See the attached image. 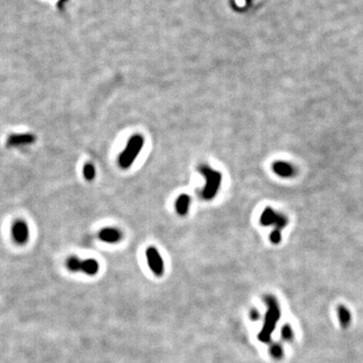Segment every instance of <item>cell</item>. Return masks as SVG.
Listing matches in <instances>:
<instances>
[{"label": "cell", "instance_id": "cell-10", "mask_svg": "<svg viewBox=\"0 0 363 363\" xmlns=\"http://www.w3.org/2000/svg\"><path fill=\"white\" fill-rule=\"evenodd\" d=\"M99 271V263L95 259H85L81 262V272L88 275L94 276L96 275Z\"/></svg>", "mask_w": 363, "mask_h": 363}, {"label": "cell", "instance_id": "cell-8", "mask_svg": "<svg viewBox=\"0 0 363 363\" xmlns=\"http://www.w3.org/2000/svg\"><path fill=\"white\" fill-rule=\"evenodd\" d=\"M98 236L107 243H116L121 239V233L116 228H104L99 232Z\"/></svg>", "mask_w": 363, "mask_h": 363}, {"label": "cell", "instance_id": "cell-4", "mask_svg": "<svg viewBox=\"0 0 363 363\" xmlns=\"http://www.w3.org/2000/svg\"><path fill=\"white\" fill-rule=\"evenodd\" d=\"M261 223L264 225H275L278 228L285 227L287 219L280 213L275 211L272 208H265L261 214Z\"/></svg>", "mask_w": 363, "mask_h": 363}, {"label": "cell", "instance_id": "cell-12", "mask_svg": "<svg viewBox=\"0 0 363 363\" xmlns=\"http://www.w3.org/2000/svg\"><path fill=\"white\" fill-rule=\"evenodd\" d=\"M83 173H84V177L87 181H93L94 178H95V168H94V166L92 164H87L85 165L84 169H83Z\"/></svg>", "mask_w": 363, "mask_h": 363}, {"label": "cell", "instance_id": "cell-5", "mask_svg": "<svg viewBox=\"0 0 363 363\" xmlns=\"http://www.w3.org/2000/svg\"><path fill=\"white\" fill-rule=\"evenodd\" d=\"M13 240L16 241V243L22 245L25 244L29 240L30 237V229L26 222L22 220H18L15 222L11 229Z\"/></svg>", "mask_w": 363, "mask_h": 363}, {"label": "cell", "instance_id": "cell-9", "mask_svg": "<svg viewBox=\"0 0 363 363\" xmlns=\"http://www.w3.org/2000/svg\"><path fill=\"white\" fill-rule=\"evenodd\" d=\"M191 204V198L187 194H182L178 197L176 201V211L181 216H185L187 215L188 211H189V207Z\"/></svg>", "mask_w": 363, "mask_h": 363}, {"label": "cell", "instance_id": "cell-6", "mask_svg": "<svg viewBox=\"0 0 363 363\" xmlns=\"http://www.w3.org/2000/svg\"><path fill=\"white\" fill-rule=\"evenodd\" d=\"M35 141V137L31 133H16L11 134L6 140L8 147H22L31 145Z\"/></svg>", "mask_w": 363, "mask_h": 363}, {"label": "cell", "instance_id": "cell-11", "mask_svg": "<svg viewBox=\"0 0 363 363\" xmlns=\"http://www.w3.org/2000/svg\"><path fill=\"white\" fill-rule=\"evenodd\" d=\"M81 262H82V260H81L79 258L77 257H71L68 260H67V268L72 273H78V272H81Z\"/></svg>", "mask_w": 363, "mask_h": 363}, {"label": "cell", "instance_id": "cell-3", "mask_svg": "<svg viewBox=\"0 0 363 363\" xmlns=\"http://www.w3.org/2000/svg\"><path fill=\"white\" fill-rule=\"evenodd\" d=\"M146 259H147V263H149V266L152 270V272L157 277L163 276L164 271H165L164 260L163 259H161L160 254L158 253L156 247L151 246L146 249Z\"/></svg>", "mask_w": 363, "mask_h": 363}, {"label": "cell", "instance_id": "cell-7", "mask_svg": "<svg viewBox=\"0 0 363 363\" xmlns=\"http://www.w3.org/2000/svg\"><path fill=\"white\" fill-rule=\"evenodd\" d=\"M273 170L277 174V176L285 178V179L293 177L295 173L294 167L285 160H277V163L274 164Z\"/></svg>", "mask_w": 363, "mask_h": 363}, {"label": "cell", "instance_id": "cell-2", "mask_svg": "<svg viewBox=\"0 0 363 363\" xmlns=\"http://www.w3.org/2000/svg\"><path fill=\"white\" fill-rule=\"evenodd\" d=\"M199 172L203 174L206 180V185L202 191V196L206 200H211L217 195L222 181V174L220 172L215 171L209 166L202 165L199 167Z\"/></svg>", "mask_w": 363, "mask_h": 363}, {"label": "cell", "instance_id": "cell-1", "mask_svg": "<svg viewBox=\"0 0 363 363\" xmlns=\"http://www.w3.org/2000/svg\"><path fill=\"white\" fill-rule=\"evenodd\" d=\"M144 139L143 137L140 134H134L132 136L126 144V147L124 151L120 154L118 158V164L119 167L122 169H128L132 166L133 161L136 160L139 153L141 152L143 147Z\"/></svg>", "mask_w": 363, "mask_h": 363}]
</instances>
